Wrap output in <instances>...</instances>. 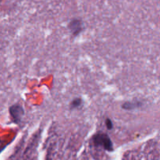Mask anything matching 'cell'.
Here are the masks:
<instances>
[{
	"label": "cell",
	"instance_id": "277c9868",
	"mask_svg": "<svg viewBox=\"0 0 160 160\" xmlns=\"http://www.w3.org/2000/svg\"><path fill=\"white\" fill-rule=\"evenodd\" d=\"M81 99H75L74 101L72 102V106L74 108H76V107H78V106H79L80 105H81Z\"/></svg>",
	"mask_w": 160,
	"mask_h": 160
},
{
	"label": "cell",
	"instance_id": "3957f363",
	"mask_svg": "<svg viewBox=\"0 0 160 160\" xmlns=\"http://www.w3.org/2000/svg\"><path fill=\"white\" fill-rule=\"evenodd\" d=\"M70 29L71 31H73L74 34H77V33L80 32L81 31V22L78 21V20H73L70 23Z\"/></svg>",
	"mask_w": 160,
	"mask_h": 160
},
{
	"label": "cell",
	"instance_id": "5b68a950",
	"mask_svg": "<svg viewBox=\"0 0 160 160\" xmlns=\"http://www.w3.org/2000/svg\"><path fill=\"white\" fill-rule=\"evenodd\" d=\"M106 127H107L108 129L110 130L112 128V121L109 120V119H107V120H106Z\"/></svg>",
	"mask_w": 160,
	"mask_h": 160
},
{
	"label": "cell",
	"instance_id": "6da1fadb",
	"mask_svg": "<svg viewBox=\"0 0 160 160\" xmlns=\"http://www.w3.org/2000/svg\"><path fill=\"white\" fill-rule=\"evenodd\" d=\"M94 142L96 145L103 147L105 149L112 151V144L107 134H98L94 137Z\"/></svg>",
	"mask_w": 160,
	"mask_h": 160
},
{
	"label": "cell",
	"instance_id": "7a4b0ae2",
	"mask_svg": "<svg viewBox=\"0 0 160 160\" xmlns=\"http://www.w3.org/2000/svg\"><path fill=\"white\" fill-rule=\"evenodd\" d=\"M9 112H10V115L13 121L16 123H20L22 117L23 116V109H22L21 106H18V105L11 106L9 109Z\"/></svg>",
	"mask_w": 160,
	"mask_h": 160
}]
</instances>
